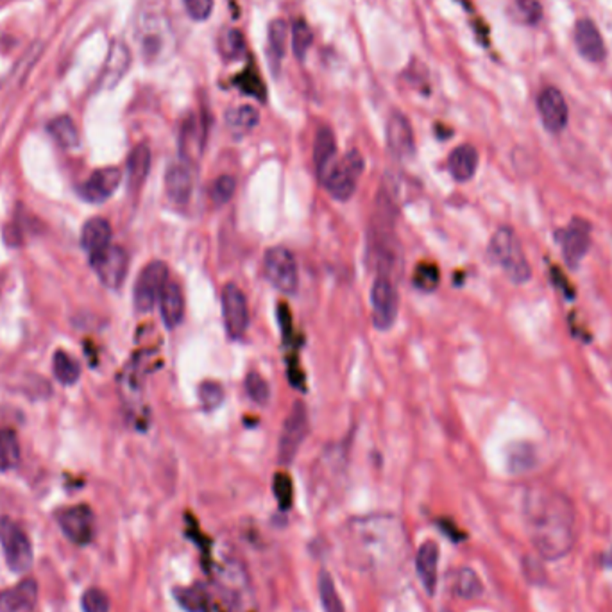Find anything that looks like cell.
<instances>
[{"mask_svg": "<svg viewBox=\"0 0 612 612\" xmlns=\"http://www.w3.org/2000/svg\"><path fill=\"white\" fill-rule=\"evenodd\" d=\"M524 514L533 548L542 558L557 560L569 553L576 537L571 501L555 490H535L526 498Z\"/></svg>", "mask_w": 612, "mask_h": 612, "instance_id": "1", "label": "cell"}, {"mask_svg": "<svg viewBox=\"0 0 612 612\" xmlns=\"http://www.w3.org/2000/svg\"><path fill=\"white\" fill-rule=\"evenodd\" d=\"M135 37L147 63H160L174 47V31L167 10L155 0L138 12Z\"/></svg>", "mask_w": 612, "mask_h": 612, "instance_id": "2", "label": "cell"}, {"mask_svg": "<svg viewBox=\"0 0 612 612\" xmlns=\"http://www.w3.org/2000/svg\"><path fill=\"white\" fill-rule=\"evenodd\" d=\"M489 256L494 264L501 267L507 278L516 283L523 285L532 278V267L524 256L521 242L516 231L508 226H501L494 231L489 242Z\"/></svg>", "mask_w": 612, "mask_h": 612, "instance_id": "3", "label": "cell"}, {"mask_svg": "<svg viewBox=\"0 0 612 612\" xmlns=\"http://www.w3.org/2000/svg\"><path fill=\"white\" fill-rule=\"evenodd\" d=\"M364 169H365V163H364L362 155L356 149H353L335 162L333 169L330 171L323 185L335 201L346 203L355 196L358 181L364 174Z\"/></svg>", "mask_w": 612, "mask_h": 612, "instance_id": "4", "label": "cell"}, {"mask_svg": "<svg viewBox=\"0 0 612 612\" xmlns=\"http://www.w3.org/2000/svg\"><path fill=\"white\" fill-rule=\"evenodd\" d=\"M265 280L281 294L294 296L299 287V271L294 255L278 246L271 247L264 256Z\"/></svg>", "mask_w": 612, "mask_h": 612, "instance_id": "5", "label": "cell"}, {"mask_svg": "<svg viewBox=\"0 0 612 612\" xmlns=\"http://www.w3.org/2000/svg\"><path fill=\"white\" fill-rule=\"evenodd\" d=\"M0 542L12 571L26 573L33 566V544L26 532L10 517L0 519Z\"/></svg>", "mask_w": 612, "mask_h": 612, "instance_id": "6", "label": "cell"}, {"mask_svg": "<svg viewBox=\"0 0 612 612\" xmlns=\"http://www.w3.org/2000/svg\"><path fill=\"white\" fill-rule=\"evenodd\" d=\"M169 281V267L162 260H155L147 264L142 272L138 274L137 285H135V308L140 314H149L156 303L160 301V296Z\"/></svg>", "mask_w": 612, "mask_h": 612, "instance_id": "7", "label": "cell"}, {"mask_svg": "<svg viewBox=\"0 0 612 612\" xmlns=\"http://www.w3.org/2000/svg\"><path fill=\"white\" fill-rule=\"evenodd\" d=\"M371 310L376 330L387 331L394 326L399 314V294L392 280L376 276L371 287Z\"/></svg>", "mask_w": 612, "mask_h": 612, "instance_id": "8", "label": "cell"}, {"mask_svg": "<svg viewBox=\"0 0 612 612\" xmlns=\"http://www.w3.org/2000/svg\"><path fill=\"white\" fill-rule=\"evenodd\" d=\"M306 433H308V410L301 401H298L283 423L280 442H278V458L283 465H289L294 462L303 440L306 439Z\"/></svg>", "mask_w": 612, "mask_h": 612, "instance_id": "9", "label": "cell"}, {"mask_svg": "<svg viewBox=\"0 0 612 612\" xmlns=\"http://www.w3.org/2000/svg\"><path fill=\"white\" fill-rule=\"evenodd\" d=\"M90 264L106 289L117 290L124 285L130 271V256L119 246H108L101 253L90 256Z\"/></svg>", "mask_w": 612, "mask_h": 612, "instance_id": "10", "label": "cell"}, {"mask_svg": "<svg viewBox=\"0 0 612 612\" xmlns=\"http://www.w3.org/2000/svg\"><path fill=\"white\" fill-rule=\"evenodd\" d=\"M58 524L76 546H88L96 537V516L88 505H76L58 512Z\"/></svg>", "mask_w": 612, "mask_h": 612, "instance_id": "11", "label": "cell"}, {"mask_svg": "<svg viewBox=\"0 0 612 612\" xmlns=\"http://www.w3.org/2000/svg\"><path fill=\"white\" fill-rule=\"evenodd\" d=\"M562 256L569 267H576L591 247V224L583 219H573L566 228L555 233Z\"/></svg>", "mask_w": 612, "mask_h": 612, "instance_id": "12", "label": "cell"}, {"mask_svg": "<svg viewBox=\"0 0 612 612\" xmlns=\"http://www.w3.org/2000/svg\"><path fill=\"white\" fill-rule=\"evenodd\" d=\"M222 317L230 339L239 340L246 335L249 326L247 299L235 283H228L222 290Z\"/></svg>", "mask_w": 612, "mask_h": 612, "instance_id": "13", "label": "cell"}, {"mask_svg": "<svg viewBox=\"0 0 612 612\" xmlns=\"http://www.w3.org/2000/svg\"><path fill=\"white\" fill-rule=\"evenodd\" d=\"M385 138H387V147L392 156L398 160H410L415 155V138H414V130L410 126V121L399 113L394 112L385 128Z\"/></svg>", "mask_w": 612, "mask_h": 612, "instance_id": "14", "label": "cell"}, {"mask_svg": "<svg viewBox=\"0 0 612 612\" xmlns=\"http://www.w3.org/2000/svg\"><path fill=\"white\" fill-rule=\"evenodd\" d=\"M537 110L542 121V126L549 133H560L566 130L567 121H569V112L564 96L553 88L546 87L537 99Z\"/></svg>", "mask_w": 612, "mask_h": 612, "instance_id": "15", "label": "cell"}, {"mask_svg": "<svg viewBox=\"0 0 612 612\" xmlns=\"http://www.w3.org/2000/svg\"><path fill=\"white\" fill-rule=\"evenodd\" d=\"M165 192L171 203H174L176 206L189 205L194 192V174L190 163L181 160L169 167L165 174Z\"/></svg>", "mask_w": 612, "mask_h": 612, "instance_id": "16", "label": "cell"}, {"mask_svg": "<svg viewBox=\"0 0 612 612\" xmlns=\"http://www.w3.org/2000/svg\"><path fill=\"white\" fill-rule=\"evenodd\" d=\"M121 181H122V172L117 167L99 169L83 185V190H81L83 197L94 205L106 203L119 189Z\"/></svg>", "mask_w": 612, "mask_h": 612, "instance_id": "17", "label": "cell"}, {"mask_svg": "<svg viewBox=\"0 0 612 612\" xmlns=\"http://www.w3.org/2000/svg\"><path fill=\"white\" fill-rule=\"evenodd\" d=\"M574 46L582 58L591 63H599L607 56L603 38L591 19H582L574 26Z\"/></svg>", "mask_w": 612, "mask_h": 612, "instance_id": "18", "label": "cell"}, {"mask_svg": "<svg viewBox=\"0 0 612 612\" xmlns=\"http://www.w3.org/2000/svg\"><path fill=\"white\" fill-rule=\"evenodd\" d=\"M38 598V583L35 578H26L12 589L0 591V612H24L35 607Z\"/></svg>", "mask_w": 612, "mask_h": 612, "instance_id": "19", "label": "cell"}, {"mask_svg": "<svg viewBox=\"0 0 612 612\" xmlns=\"http://www.w3.org/2000/svg\"><path fill=\"white\" fill-rule=\"evenodd\" d=\"M437 569H439V544L433 541H426L417 549L415 571L428 596H433L437 591V573H439Z\"/></svg>", "mask_w": 612, "mask_h": 612, "instance_id": "20", "label": "cell"}, {"mask_svg": "<svg viewBox=\"0 0 612 612\" xmlns=\"http://www.w3.org/2000/svg\"><path fill=\"white\" fill-rule=\"evenodd\" d=\"M337 162V140L330 128H321L314 144V163L317 180L323 183Z\"/></svg>", "mask_w": 612, "mask_h": 612, "instance_id": "21", "label": "cell"}, {"mask_svg": "<svg viewBox=\"0 0 612 612\" xmlns=\"http://www.w3.org/2000/svg\"><path fill=\"white\" fill-rule=\"evenodd\" d=\"M205 128L201 121L196 115H190L183 126H181V135H180V149H181V158L187 163H196L203 151H205Z\"/></svg>", "mask_w": 612, "mask_h": 612, "instance_id": "22", "label": "cell"}, {"mask_svg": "<svg viewBox=\"0 0 612 612\" xmlns=\"http://www.w3.org/2000/svg\"><path fill=\"white\" fill-rule=\"evenodd\" d=\"M158 303H160V314H162L163 324L169 330L178 328L185 317V296H183L181 287L176 281L169 280Z\"/></svg>", "mask_w": 612, "mask_h": 612, "instance_id": "23", "label": "cell"}, {"mask_svg": "<svg viewBox=\"0 0 612 612\" xmlns=\"http://www.w3.org/2000/svg\"><path fill=\"white\" fill-rule=\"evenodd\" d=\"M478 160V151L471 144H462L451 151L448 158V171L457 183H467L476 174Z\"/></svg>", "mask_w": 612, "mask_h": 612, "instance_id": "24", "label": "cell"}, {"mask_svg": "<svg viewBox=\"0 0 612 612\" xmlns=\"http://www.w3.org/2000/svg\"><path fill=\"white\" fill-rule=\"evenodd\" d=\"M81 246L90 256H94V255L101 253L103 249H106L108 246H112V226H110V222L103 217L90 219L83 226V231H81Z\"/></svg>", "mask_w": 612, "mask_h": 612, "instance_id": "25", "label": "cell"}, {"mask_svg": "<svg viewBox=\"0 0 612 612\" xmlns=\"http://www.w3.org/2000/svg\"><path fill=\"white\" fill-rule=\"evenodd\" d=\"M267 51H269V62L274 72L280 71L281 62L285 60L287 49H289V26L285 21H272L269 24V33H267Z\"/></svg>", "mask_w": 612, "mask_h": 612, "instance_id": "26", "label": "cell"}, {"mask_svg": "<svg viewBox=\"0 0 612 612\" xmlns=\"http://www.w3.org/2000/svg\"><path fill=\"white\" fill-rule=\"evenodd\" d=\"M151 171V151L147 146H137L128 158V183L131 190H138Z\"/></svg>", "mask_w": 612, "mask_h": 612, "instance_id": "27", "label": "cell"}, {"mask_svg": "<svg viewBox=\"0 0 612 612\" xmlns=\"http://www.w3.org/2000/svg\"><path fill=\"white\" fill-rule=\"evenodd\" d=\"M258 122H260V113L256 108L249 105L231 108L226 113V126L235 137L249 135L258 126Z\"/></svg>", "mask_w": 612, "mask_h": 612, "instance_id": "28", "label": "cell"}, {"mask_svg": "<svg viewBox=\"0 0 612 612\" xmlns=\"http://www.w3.org/2000/svg\"><path fill=\"white\" fill-rule=\"evenodd\" d=\"M131 65V53L124 44H113L108 62H106V69H105V83H108L110 87H113L119 80L124 78V74L128 72Z\"/></svg>", "mask_w": 612, "mask_h": 612, "instance_id": "29", "label": "cell"}, {"mask_svg": "<svg viewBox=\"0 0 612 612\" xmlns=\"http://www.w3.org/2000/svg\"><path fill=\"white\" fill-rule=\"evenodd\" d=\"M176 601L187 612H208L210 610V594L203 583H196L192 587H178L174 589Z\"/></svg>", "mask_w": 612, "mask_h": 612, "instance_id": "30", "label": "cell"}, {"mask_svg": "<svg viewBox=\"0 0 612 612\" xmlns=\"http://www.w3.org/2000/svg\"><path fill=\"white\" fill-rule=\"evenodd\" d=\"M21 462V444L13 430L0 428V471H10Z\"/></svg>", "mask_w": 612, "mask_h": 612, "instance_id": "31", "label": "cell"}, {"mask_svg": "<svg viewBox=\"0 0 612 612\" xmlns=\"http://www.w3.org/2000/svg\"><path fill=\"white\" fill-rule=\"evenodd\" d=\"M317 587H319V596H321V603L324 612H346L344 603L335 589V582L331 578V574L323 569L317 576Z\"/></svg>", "mask_w": 612, "mask_h": 612, "instance_id": "32", "label": "cell"}, {"mask_svg": "<svg viewBox=\"0 0 612 612\" xmlns=\"http://www.w3.org/2000/svg\"><path fill=\"white\" fill-rule=\"evenodd\" d=\"M49 133L65 149H74L80 144L78 128L69 117H58L49 124Z\"/></svg>", "mask_w": 612, "mask_h": 612, "instance_id": "33", "label": "cell"}, {"mask_svg": "<svg viewBox=\"0 0 612 612\" xmlns=\"http://www.w3.org/2000/svg\"><path fill=\"white\" fill-rule=\"evenodd\" d=\"M53 371H54L56 380L60 383H63V385H72L81 376L80 364L71 355H67L65 351H58L54 355V358H53Z\"/></svg>", "mask_w": 612, "mask_h": 612, "instance_id": "34", "label": "cell"}, {"mask_svg": "<svg viewBox=\"0 0 612 612\" xmlns=\"http://www.w3.org/2000/svg\"><path fill=\"white\" fill-rule=\"evenodd\" d=\"M292 51H294V56L303 62L312 47V42H314V35H312V29L310 26L298 19L292 22Z\"/></svg>", "mask_w": 612, "mask_h": 612, "instance_id": "35", "label": "cell"}, {"mask_svg": "<svg viewBox=\"0 0 612 612\" xmlns=\"http://www.w3.org/2000/svg\"><path fill=\"white\" fill-rule=\"evenodd\" d=\"M455 592L464 599H473V598L480 596L482 594V582H480L478 574L469 567L460 569L457 574V580H455Z\"/></svg>", "mask_w": 612, "mask_h": 612, "instance_id": "36", "label": "cell"}, {"mask_svg": "<svg viewBox=\"0 0 612 612\" xmlns=\"http://www.w3.org/2000/svg\"><path fill=\"white\" fill-rule=\"evenodd\" d=\"M414 287L421 292H433L439 283H440V274H439V269L433 265V264H419L414 271Z\"/></svg>", "mask_w": 612, "mask_h": 612, "instance_id": "37", "label": "cell"}, {"mask_svg": "<svg viewBox=\"0 0 612 612\" xmlns=\"http://www.w3.org/2000/svg\"><path fill=\"white\" fill-rule=\"evenodd\" d=\"M244 387H246V392L251 398V401H255L256 405L264 407V405L269 403V399H271V387H269L267 380L260 373L251 371L246 376Z\"/></svg>", "mask_w": 612, "mask_h": 612, "instance_id": "38", "label": "cell"}, {"mask_svg": "<svg viewBox=\"0 0 612 612\" xmlns=\"http://www.w3.org/2000/svg\"><path fill=\"white\" fill-rule=\"evenodd\" d=\"M221 54L228 60H239L246 53V40L239 29H228L219 40Z\"/></svg>", "mask_w": 612, "mask_h": 612, "instance_id": "39", "label": "cell"}, {"mask_svg": "<svg viewBox=\"0 0 612 612\" xmlns=\"http://www.w3.org/2000/svg\"><path fill=\"white\" fill-rule=\"evenodd\" d=\"M235 190H237V180L233 176H219L212 189H210V197H212V203L215 206H224L226 203H230L235 196Z\"/></svg>", "mask_w": 612, "mask_h": 612, "instance_id": "40", "label": "cell"}, {"mask_svg": "<svg viewBox=\"0 0 612 612\" xmlns=\"http://www.w3.org/2000/svg\"><path fill=\"white\" fill-rule=\"evenodd\" d=\"M272 489H274V496L278 499L280 508L289 510L294 503V485H292L290 476L287 473H276Z\"/></svg>", "mask_w": 612, "mask_h": 612, "instance_id": "41", "label": "cell"}, {"mask_svg": "<svg viewBox=\"0 0 612 612\" xmlns=\"http://www.w3.org/2000/svg\"><path fill=\"white\" fill-rule=\"evenodd\" d=\"M199 399L206 410H215L224 401V389L221 383L208 380L199 387Z\"/></svg>", "mask_w": 612, "mask_h": 612, "instance_id": "42", "label": "cell"}, {"mask_svg": "<svg viewBox=\"0 0 612 612\" xmlns=\"http://www.w3.org/2000/svg\"><path fill=\"white\" fill-rule=\"evenodd\" d=\"M83 612H110V598L103 589L90 587L81 598Z\"/></svg>", "mask_w": 612, "mask_h": 612, "instance_id": "43", "label": "cell"}, {"mask_svg": "<svg viewBox=\"0 0 612 612\" xmlns=\"http://www.w3.org/2000/svg\"><path fill=\"white\" fill-rule=\"evenodd\" d=\"M516 15L523 24L535 26L542 19V8L537 0H517L516 3Z\"/></svg>", "mask_w": 612, "mask_h": 612, "instance_id": "44", "label": "cell"}, {"mask_svg": "<svg viewBox=\"0 0 612 612\" xmlns=\"http://www.w3.org/2000/svg\"><path fill=\"white\" fill-rule=\"evenodd\" d=\"M237 87L244 94H247L258 101H265V87L262 85L260 78L255 72L249 71V72H244L240 78H237Z\"/></svg>", "mask_w": 612, "mask_h": 612, "instance_id": "45", "label": "cell"}, {"mask_svg": "<svg viewBox=\"0 0 612 612\" xmlns=\"http://www.w3.org/2000/svg\"><path fill=\"white\" fill-rule=\"evenodd\" d=\"M187 15L196 22H205L214 12V0H183Z\"/></svg>", "mask_w": 612, "mask_h": 612, "instance_id": "46", "label": "cell"}, {"mask_svg": "<svg viewBox=\"0 0 612 612\" xmlns=\"http://www.w3.org/2000/svg\"><path fill=\"white\" fill-rule=\"evenodd\" d=\"M280 323H281V333L285 340L292 339V317L290 312L285 308V305H281L280 308Z\"/></svg>", "mask_w": 612, "mask_h": 612, "instance_id": "47", "label": "cell"}, {"mask_svg": "<svg viewBox=\"0 0 612 612\" xmlns=\"http://www.w3.org/2000/svg\"><path fill=\"white\" fill-rule=\"evenodd\" d=\"M603 564H605L607 567H612V546H610V549L603 555Z\"/></svg>", "mask_w": 612, "mask_h": 612, "instance_id": "48", "label": "cell"}]
</instances>
